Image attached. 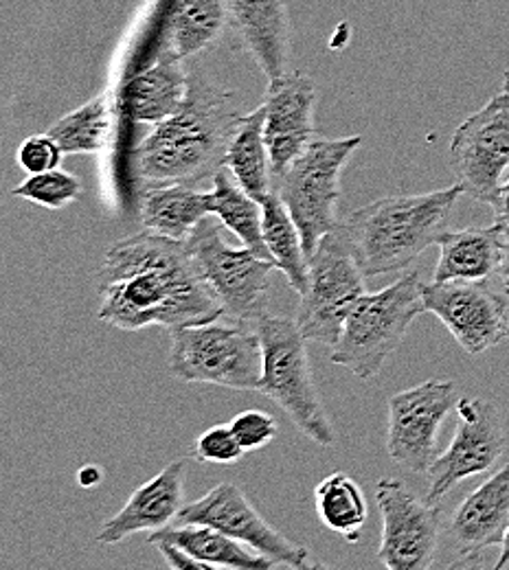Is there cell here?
I'll use <instances>...</instances> for the list:
<instances>
[{"label": "cell", "mask_w": 509, "mask_h": 570, "mask_svg": "<svg viewBox=\"0 0 509 570\" xmlns=\"http://www.w3.org/2000/svg\"><path fill=\"white\" fill-rule=\"evenodd\" d=\"M183 62L176 56L165 58L126 83V108L137 124L158 126L180 110L192 86V71Z\"/></svg>", "instance_id": "44dd1931"}, {"label": "cell", "mask_w": 509, "mask_h": 570, "mask_svg": "<svg viewBox=\"0 0 509 570\" xmlns=\"http://www.w3.org/2000/svg\"><path fill=\"white\" fill-rule=\"evenodd\" d=\"M231 27L244 51L268 79L282 77L291 65L288 0H228Z\"/></svg>", "instance_id": "d6986e66"}, {"label": "cell", "mask_w": 509, "mask_h": 570, "mask_svg": "<svg viewBox=\"0 0 509 570\" xmlns=\"http://www.w3.org/2000/svg\"><path fill=\"white\" fill-rule=\"evenodd\" d=\"M228 22V0H174L169 13L174 56L187 60L214 47Z\"/></svg>", "instance_id": "484cf974"}, {"label": "cell", "mask_w": 509, "mask_h": 570, "mask_svg": "<svg viewBox=\"0 0 509 570\" xmlns=\"http://www.w3.org/2000/svg\"><path fill=\"white\" fill-rule=\"evenodd\" d=\"M509 527V463L463 500L450 518V538L463 564L501 547Z\"/></svg>", "instance_id": "ac0fdd59"}, {"label": "cell", "mask_w": 509, "mask_h": 570, "mask_svg": "<svg viewBox=\"0 0 509 570\" xmlns=\"http://www.w3.org/2000/svg\"><path fill=\"white\" fill-rule=\"evenodd\" d=\"M450 167L463 194L495 207L509 169V95L501 90L470 115L450 141Z\"/></svg>", "instance_id": "30bf717a"}, {"label": "cell", "mask_w": 509, "mask_h": 570, "mask_svg": "<svg viewBox=\"0 0 509 570\" xmlns=\"http://www.w3.org/2000/svg\"><path fill=\"white\" fill-rule=\"evenodd\" d=\"M459 424L443 454L429 470V502H439L470 476L490 472L506 450V430L499 409L481 397H459Z\"/></svg>", "instance_id": "4fadbf2b"}, {"label": "cell", "mask_w": 509, "mask_h": 570, "mask_svg": "<svg viewBox=\"0 0 509 570\" xmlns=\"http://www.w3.org/2000/svg\"><path fill=\"white\" fill-rule=\"evenodd\" d=\"M244 454L246 450L239 445L231 424H219L205 430L194 445V456L212 465L237 463Z\"/></svg>", "instance_id": "4dcf8cb0"}, {"label": "cell", "mask_w": 509, "mask_h": 570, "mask_svg": "<svg viewBox=\"0 0 509 570\" xmlns=\"http://www.w3.org/2000/svg\"><path fill=\"white\" fill-rule=\"evenodd\" d=\"M461 196L463 189L457 183L431 194L380 198L350 214L339 228L366 277L398 273L439 242Z\"/></svg>", "instance_id": "3957f363"}, {"label": "cell", "mask_w": 509, "mask_h": 570, "mask_svg": "<svg viewBox=\"0 0 509 570\" xmlns=\"http://www.w3.org/2000/svg\"><path fill=\"white\" fill-rule=\"evenodd\" d=\"M222 226L207 215L187 237L189 253L203 279L214 289L224 314L231 321L255 325L266 316L271 273L277 266L246 246H228Z\"/></svg>", "instance_id": "9c48e42d"}, {"label": "cell", "mask_w": 509, "mask_h": 570, "mask_svg": "<svg viewBox=\"0 0 509 570\" xmlns=\"http://www.w3.org/2000/svg\"><path fill=\"white\" fill-rule=\"evenodd\" d=\"M375 500L382 515L380 564L389 570L431 569L439 544V504L418 499L400 479H380Z\"/></svg>", "instance_id": "7c38bea8"}, {"label": "cell", "mask_w": 509, "mask_h": 570, "mask_svg": "<svg viewBox=\"0 0 509 570\" xmlns=\"http://www.w3.org/2000/svg\"><path fill=\"white\" fill-rule=\"evenodd\" d=\"M207 205L209 214L216 215L224 228L239 237L242 246L273 262L264 239V207L239 187L233 174L228 176L226 169H219L214 176V189L207 191Z\"/></svg>", "instance_id": "cb8c5ba5"}, {"label": "cell", "mask_w": 509, "mask_h": 570, "mask_svg": "<svg viewBox=\"0 0 509 570\" xmlns=\"http://www.w3.org/2000/svg\"><path fill=\"white\" fill-rule=\"evenodd\" d=\"M101 479H104V472H101L97 465H92V463L84 465V468L79 470V474H77L79 485H81V488H86V490L97 488V485L101 483Z\"/></svg>", "instance_id": "d590c367"}, {"label": "cell", "mask_w": 509, "mask_h": 570, "mask_svg": "<svg viewBox=\"0 0 509 570\" xmlns=\"http://www.w3.org/2000/svg\"><path fill=\"white\" fill-rule=\"evenodd\" d=\"M255 327L264 354V371L257 391L273 400L307 439L323 448L334 445L336 432L325 413L310 366V341L296 323L282 316L266 314Z\"/></svg>", "instance_id": "8992f818"}, {"label": "cell", "mask_w": 509, "mask_h": 570, "mask_svg": "<svg viewBox=\"0 0 509 570\" xmlns=\"http://www.w3.org/2000/svg\"><path fill=\"white\" fill-rule=\"evenodd\" d=\"M231 428H233L239 445L246 452H255V450L266 448L277 436V432H280L275 417L264 413V411H257V409L239 413L231 422Z\"/></svg>", "instance_id": "1f68e13d"}, {"label": "cell", "mask_w": 509, "mask_h": 570, "mask_svg": "<svg viewBox=\"0 0 509 570\" xmlns=\"http://www.w3.org/2000/svg\"><path fill=\"white\" fill-rule=\"evenodd\" d=\"M422 298L424 312L437 316L470 356H479L508 338V303L486 282L424 284Z\"/></svg>", "instance_id": "9a60e30c"}, {"label": "cell", "mask_w": 509, "mask_h": 570, "mask_svg": "<svg viewBox=\"0 0 509 570\" xmlns=\"http://www.w3.org/2000/svg\"><path fill=\"white\" fill-rule=\"evenodd\" d=\"M99 296V321L124 332L156 325L176 330L226 316L187 239H169L147 228L106 253Z\"/></svg>", "instance_id": "6da1fadb"}, {"label": "cell", "mask_w": 509, "mask_h": 570, "mask_svg": "<svg viewBox=\"0 0 509 570\" xmlns=\"http://www.w3.org/2000/svg\"><path fill=\"white\" fill-rule=\"evenodd\" d=\"M361 142L363 137L334 141L314 139L292 163L288 171L275 178V191L301 230L307 259L316 250L321 237L341 226L336 217V205L341 200V174Z\"/></svg>", "instance_id": "52a82bcc"}, {"label": "cell", "mask_w": 509, "mask_h": 570, "mask_svg": "<svg viewBox=\"0 0 509 570\" xmlns=\"http://www.w3.org/2000/svg\"><path fill=\"white\" fill-rule=\"evenodd\" d=\"M422 292L424 284L418 271H411L384 289L364 294L345 321L332 350V362L361 380L375 377L424 312Z\"/></svg>", "instance_id": "277c9868"}, {"label": "cell", "mask_w": 509, "mask_h": 570, "mask_svg": "<svg viewBox=\"0 0 509 570\" xmlns=\"http://www.w3.org/2000/svg\"><path fill=\"white\" fill-rule=\"evenodd\" d=\"M176 522L212 524L231 538L248 544L257 553L273 560L277 567L312 569L305 547L282 535L233 483H219L203 499L183 507Z\"/></svg>", "instance_id": "5bb4252c"}, {"label": "cell", "mask_w": 509, "mask_h": 570, "mask_svg": "<svg viewBox=\"0 0 509 570\" xmlns=\"http://www.w3.org/2000/svg\"><path fill=\"white\" fill-rule=\"evenodd\" d=\"M492 209H495V224L509 237V178L508 183L503 185V189H501V196H499L497 205Z\"/></svg>", "instance_id": "e575fe53"}, {"label": "cell", "mask_w": 509, "mask_h": 570, "mask_svg": "<svg viewBox=\"0 0 509 570\" xmlns=\"http://www.w3.org/2000/svg\"><path fill=\"white\" fill-rule=\"evenodd\" d=\"M509 237L497 226L443 230L439 246L435 282H488L499 275Z\"/></svg>", "instance_id": "ffe728a7"}, {"label": "cell", "mask_w": 509, "mask_h": 570, "mask_svg": "<svg viewBox=\"0 0 509 570\" xmlns=\"http://www.w3.org/2000/svg\"><path fill=\"white\" fill-rule=\"evenodd\" d=\"M13 196L47 209H65L81 196V183L77 176L58 167L42 174H29V178L13 189Z\"/></svg>", "instance_id": "f546056e"}, {"label": "cell", "mask_w": 509, "mask_h": 570, "mask_svg": "<svg viewBox=\"0 0 509 570\" xmlns=\"http://www.w3.org/2000/svg\"><path fill=\"white\" fill-rule=\"evenodd\" d=\"M49 135L60 142L65 154H99L112 135V104L108 95H97L62 117L51 126Z\"/></svg>", "instance_id": "f1b7e54d"}, {"label": "cell", "mask_w": 509, "mask_h": 570, "mask_svg": "<svg viewBox=\"0 0 509 570\" xmlns=\"http://www.w3.org/2000/svg\"><path fill=\"white\" fill-rule=\"evenodd\" d=\"M503 90H506V92L509 95V69L508 71L503 72Z\"/></svg>", "instance_id": "f35d334b"}, {"label": "cell", "mask_w": 509, "mask_h": 570, "mask_svg": "<svg viewBox=\"0 0 509 570\" xmlns=\"http://www.w3.org/2000/svg\"><path fill=\"white\" fill-rule=\"evenodd\" d=\"M237 95L192 71V86L176 115L158 124L135 149V171L149 187L198 185L226 167V151L244 112Z\"/></svg>", "instance_id": "7a4b0ae2"}, {"label": "cell", "mask_w": 509, "mask_h": 570, "mask_svg": "<svg viewBox=\"0 0 509 570\" xmlns=\"http://www.w3.org/2000/svg\"><path fill=\"white\" fill-rule=\"evenodd\" d=\"M154 547H158V551H160V553H163V558L167 560L169 569L212 570L207 564H205V562L196 560L194 556H189L185 549H180V547H178V544H174V542L158 540V542H154Z\"/></svg>", "instance_id": "836d02e7"}, {"label": "cell", "mask_w": 509, "mask_h": 570, "mask_svg": "<svg viewBox=\"0 0 509 570\" xmlns=\"http://www.w3.org/2000/svg\"><path fill=\"white\" fill-rule=\"evenodd\" d=\"M314 502L321 522L330 531L343 535L352 544L361 540V529L366 520V500L363 490L350 474L334 472L325 476L314 490Z\"/></svg>", "instance_id": "83f0119b"}, {"label": "cell", "mask_w": 509, "mask_h": 570, "mask_svg": "<svg viewBox=\"0 0 509 570\" xmlns=\"http://www.w3.org/2000/svg\"><path fill=\"white\" fill-rule=\"evenodd\" d=\"M499 277H501V284H503L506 294H509V239L506 242V248H503V259H501Z\"/></svg>", "instance_id": "8d00e7d4"}, {"label": "cell", "mask_w": 509, "mask_h": 570, "mask_svg": "<svg viewBox=\"0 0 509 570\" xmlns=\"http://www.w3.org/2000/svg\"><path fill=\"white\" fill-rule=\"evenodd\" d=\"M266 124V106L262 104L253 112L244 115L237 132L233 135L228 151H226V167L239 183L244 191L253 198L264 203L275 191V176L271 165V154L264 137Z\"/></svg>", "instance_id": "603a6c76"}, {"label": "cell", "mask_w": 509, "mask_h": 570, "mask_svg": "<svg viewBox=\"0 0 509 570\" xmlns=\"http://www.w3.org/2000/svg\"><path fill=\"white\" fill-rule=\"evenodd\" d=\"M167 540L185 549L196 560L205 562L209 569L235 570H268L277 567L266 556L257 553L248 544L231 538L228 533L219 531L212 524H185V522H172L165 529L151 531L147 538L149 544Z\"/></svg>", "instance_id": "7402d4cb"}, {"label": "cell", "mask_w": 509, "mask_h": 570, "mask_svg": "<svg viewBox=\"0 0 509 570\" xmlns=\"http://www.w3.org/2000/svg\"><path fill=\"white\" fill-rule=\"evenodd\" d=\"M457 402V386L439 380L395 393L386 406L389 456L411 474H429L437 459L439 430Z\"/></svg>", "instance_id": "8fae6325"}, {"label": "cell", "mask_w": 509, "mask_h": 570, "mask_svg": "<svg viewBox=\"0 0 509 570\" xmlns=\"http://www.w3.org/2000/svg\"><path fill=\"white\" fill-rule=\"evenodd\" d=\"M187 461H172L146 485H141L124 509L112 515L97 533L99 544H119L139 531H158L178 520L185 507Z\"/></svg>", "instance_id": "e0dca14e"}, {"label": "cell", "mask_w": 509, "mask_h": 570, "mask_svg": "<svg viewBox=\"0 0 509 570\" xmlns=\"http://www.w3.org/2000/svg\"><path fill=\"white\" fill-rule=\"evenodd\" d=\"M207 215H212L207 194L189 185L149 187L141 200L144 226L169 239H187Z\"/></svg>", "instance_id": "d4e9b609"}, {"label": "cell", "mask_w": 509, "mask_h": 570, "mask_svg": "<svg viewBox=\"0 0 509 570\" xmlns=\"http://www.w3.org/2000/svg\"><path fill=\"white\" fill-rule=\"evenodd\" d=\"M264 106V137L271 154L273 176L280 178L316 139V86L307 75L288 71L268 79Z\"/></svg>", "instance_id": "2e32d148"}, {"label": "cell", "mask_w": 509, "mask_h": 570, "mask_svg": "<svg viewBox=\"0 0 509 570\" xmlns=\"http://www.w3.org/2000/svg\"><path fill=\"white\" fill-rule=\"evenodd\" d=\"M262 207H264V239H266L271 259L277 266V271L284 273L292 289L301 296L307 289V277H310L301 230L277 191H273L262 203Z\"/></svg>", "instance_id": "4316f807"}, {"label": "cell", "mask_w": 509, "mask_h": 570, "mask_svg": "<svg viewBox=\"0 0 509 570\" xmlns=\"http://www.w3.org/2000/svg\"><path fill=\"white\" fill-rule=\"evenodd\" d=\"M508 338H509V327H508Z\"/></svg>", "instance_id": "ab89813d"}, {"label": "cell", "mask_w": 509, "mask_h": 570, "mask_svg": "<svg viewBox=\"0 0 509 570\" xmlns=\"http://www.w3.org/2000/svg\"><path fill=\"white\" fill-rule=\"evenodd\" d=\"M169 371L176 380L257 391L264 354L257 327L242 321L200 323L169 330Z\"/></svg>", "instance_id": "5b68a950"}, {"label": "cell", "mask_w": 509, "mask_h": 570, "mask_svg": "<svg viewBox=\"0 0 509 570\" xmlns=\"http://www.w3.org/2000/svg\"><path fill=\"white\" fill-rule=\"evenodd\" d=\"M509 567V527L508 531H506V538H503V542H501V553H499V560H497V564H495V570H503Z\"/></svg>", "instance_id": "74e56055"}, {"label": "cell", "mask_w": 509, "mask_h": 570, "mask_svg": "<svg viewBox=\"0 0 509 570\" xmlns=\"http://www.w3.org/2000/svg\"><path fill=\"white\" fill-rule=\"evenodd\" d=\"M307 268V289L301 294L296 325L310 343L334 347L348 316L366 294V275L341 228L321 237Z\"/></svg>", "instance_id": "ba28073f"}, {"label": "cell", "mask_w": 509, "mask_h": 570, "mask_svg": "<svg viewBox=\"0 0 509 570\" xmlns=\"http://www.w3.org/2000/svg\"><path fill=\"white\" fill-rule=\"evenodd\" d=\"M62 156H65V149L51 135L29 137L27 141H22L16 154L18 165L27 174H42V171L58 169L62 163Z\"/></svg>", "instance_id": "d6a6232c"}]
</instances>
